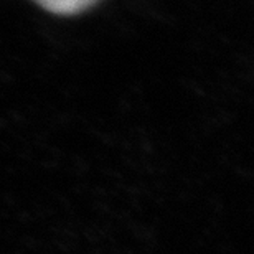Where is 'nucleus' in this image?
Wrapping results in <instances>:
<instances>
[{
  "label": "nucleus",
  "mask_w": 254,
  "mask_h": 254,
  "mask_svg": "<svg viewBox=\"0 0 254 254\" xmlns=\"http://www.w3.org/2000/svg\"><path fill=\"white\" fill-rule=\"evenodd\" d=\"M45 10L57 15H74L89 8L98 0H35Z\"/></svg>",
  "instance_id": "nucleus-1"
}]
</instances>
